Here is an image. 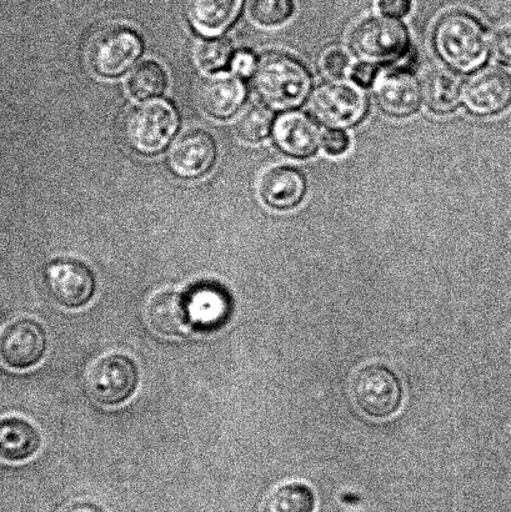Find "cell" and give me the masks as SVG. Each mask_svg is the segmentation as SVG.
Wrapping results in <instances>:
<instances>
[{"label":"cell","mask_w":511,"mask_h":512,"mask_svg":"<svg viewBox=\"0 0 511 512\" xmlns=\"http://www.w3.org/2000/svg\"><path fill=\"white\" fill-rule=\"evenodd\" d=\"M350 140L347 133L340 129L328 130L323 137V147L330 155H342L347 152Z\"/></svg>","instance_id":"4316f807"},{"label":"cell","mask_w":511,"mask_h":512,"mask_svg":"<svg viewBox=\"0 0 511 512\" xmlns=\"http://www.w3.org/2000/svg\"><path fill=\"white\" fill-rule=\"evenodd\" d=\"M243 0H183L185 18L199 34L217 37L238 18Z\"/></svg>","instance_id":"e0dca14e"},{"label":"cell","mask_w":511,"mask_h":512,"mask_svg":"<svg viewBox=\"0 0 511 512\" xmlns=\"http://www.w3.org/2000/svg\"><path fill=\"white\" fill-rule=\"evenodd\" d=\"M412 8V0H379V9L388 17H405Z\"/></svg>","instance_id":"f1b7e54d"},{"label":"cell","mask_w":511,"mask_h":512,"mask_svg":"<svg viewBox=\"0 0 511 512\" xmlns=\"http://www.w3.org/2000/svg\"><path fill=\"white\" fill-rule=\"evenodd\" d=\"M274 139L289 157H312L323 143L322 132L308 115L298 112L283 114L274 125Z\"/></svg>","instance_id":"9a60e30c"},{"label":"cell","mask_w":511,"mask_h":512,"mask_svg":"<svg viewBox=\"0 0 511 512\" xmlns=\"http://www.w3.org/2000/svg\"><path fill=\"white\" fill-rule=\"evenodd\" d=\"M250 17L264 27L288 22L294 13L293 0H250Z\"/></svg>","instance_id":"cb8c5ba5"},{"label":"cell","mask_w":511,"mask_h":512,"mask_svg":"<svg viewBox=\"0 0 511 512\" xmlns=\"http://www.w3.org/2000/svg\"><path fill=\"white\" fill-rule=\"evenodd\" d=\"M493 54L500 63L511 67V27L499 30L493 40Z\"/></svg>","instance_id":"83f0119b"},{"label":"cell","mask_w":511,"mask_h":512,"mask_svg":"<svg viewBox=\"0 0 511 512\" xmlns=\"http://www.w3.org/2000/svg\"><path fill=\"white\" fill-rule=\"evenodd\" d=\"M142 53V40L132 29L110 25L93 35L88 45L90 67L102 77H119Z\"/></svg>","instance_id":"52a82bcc"},{"label":"cell","mask_w":511,"mask_h":512,"mask_svg":"<svg viewBox=\"0 0 511 512\" xmlns=\"http://www.w3.org/2000/svg\"><path fill=\"white\" fill-rule=\"evenodd\" d=\"M194 55L200 68L215 72L227 67L232 55V45L227 39L204 40L197 45Z\"/></svg>","instance_id":"d4e9b609"},{"label":"cell","mask_w":511,"mask_h":512,"mask_svg":"<svg viewBox=\"0 0 511 512\" xmlns=\"http://www.w3.org/2000/svg\"><path fill=\"white\" fill-rule=\"evenodd\" d=\"M42 449V434L37 425L23 416L0 418V460L5 463H24Z\"/></svg>","instance_id":"2e32d148"},{"label":"cell","mask_w":511,"mask_h":512,"mask_svg":"<svg viewBox=\"0 0 511 512\" xmlns=\"http://www.w3.org/2000/svg\"><path fill=\"white\" fill-rule=\"evenodd\" d=\"M317 499L308 485L288 483L278 486L265 500L264 512H314Z\"/></svg>","instance_id":"44dd1931"},{"label":"cell","mask_w":511,"mask_h":512,"mask_svg":"<svg viewBox=\"0 0 511 512\" xmlns=\"http://www.w3.org/2000/svg\"><path fill=\"white\" fill-rule=\"evenodd\" d=\"M322 69L330 78L340 79L347 75L349 70V59L347 54L340 49H329L323 54Z\"/></svg>","instance_id":"484cf974"},{"label":"cell","mask_w":511,"mask_h":512,"mask_svg":"<svg viewBox=\"0 0 511 512\" xmlns=\"http://www.w3.org/2000/svg\"><path fill=\"white\" fill-rule=\"evenodd\" d=\"M273 125V113L262 104L249 105L237 122L239 137L257 143L268 137Z\"/></svg>","instance_id":"603a6c76"},{"label":"cell","mask_w":511,"mask_h":512,"mask_svg":"<svg viewBox=\"0 0 511 512\" xmlns=\"http://www.w3.org/2000/svg\"><path fill=\"white\" fill-rule=\"evenodd\" d=\"M47 280L53 298L63 308L70 310L88 305L97 289L92 269L75 259L55 261L48 268Z\"/></svg>","instance_id":"30bf717a"},{"label":"cell","mask_w":511,"mask_h":512,"mask_svg":"<svg viewBox=\"0 0 511 512\" xmlns=\"http://www.w3.org/2000/svg\"><path fill=\"white\" fill-rule=\"evenodd\" d=\"M374 93L383 112L395 118H407L417 113L423 100L422 85L405 70H390L380 75Z\"/></svg>","instance_id":"4fadbf2b"},{"label":"cell","mask_w":511,"mask_h":512,"mask_svg":"<svg viewBox=\"0 0 511 512\" xmlns=\"http://www.w3.org/2000/svg\"><path fill=\"white\" fill-rule=\"evenodd\" d=\"M423 98L434 113L448 114L459 107L462 85L448 70L435 69L424 79Z\"/></svg>","instance_id":"ffe728a7"},{"label":"cell","mask_w":511,"mask_h":512,"mask_svg":"<svg viewBox=\"0 0 511 512\" xmlns=\"http://www.w3.org/2000/svg\"><path fill=\"white\" fill-rule=\"evenodd\" d=\"M73 512H95V511H90L88 509H77V510H74Z\"/></svg>","instance_id":"1f68e13d"},{"label":"cell","mask_w":511,"mask_h":512,"mask_svg":"<svg viewBox=\"0 0 511 512\" xmlns=\"http://www.w3.org/2000/svg\"><path fill=\"white\" fill-rule=\"evenodd\" d=\"M350 47L367 63H388L402 58L409 47L407 28L390 17L363 20L350 35Z\"/></svg>","instance_id":"8992f818"},{"label":"cell","mask_w":511,"mask_h":512,"mask_svg":"<svg viewBox=\"0 0 511 512\" xmlns=\"http://www.w3.org/2000/svg\"><path fill=\"white\" fill-rule=\"evenodd\" d=\"M365 94L355 85L328 83L314 93L312 110L320 123L333 129L354 127L367 114Z\"/></svg>","instance_id":"9c48e42d"},{"label":"cell","mask_w":511,"mask_h":512,"mask_svg":"<svg viewBox=\"0 0 511 512\" xmlns=\"http://www.w3.org/2000/svg\"><path fill=\"white\" fill-rule=\"evenodd\" d=\"M350 395L360 413L374 420L388 419L398 413L403 400L398 376L383 364L359 369L350 381Z\"/></svg>","instance_id":"277c9868"},{"label":"cell","mask_w":511,"mask_h":512,"mask_svg":"<svg viewBox=\"0 0 511 512\" xmlns=\"http://www.w3.org/2000/svg\"><path fill=\"white\" fill-rule=\"evenodd\" d=\"M433 40L440 59L460 73L473 72L488 58V35L468 13L445 14L435 25Z\"/></svg>","instance_id":"6da1fadb"},{"label":"cell","mask_w":511,"mask_h":512,"mask_svg":"<svg viewBox=\"0 0 511 512\" xmlns=\"http://www.w3.org/2000/svg\"><path fill=\"white\" fill-rule=\"evenodd\" d=\"M244 98V84L234 75H215L200 84V107L214 118L232 117L243 104Z\"/></svg>","instance_id":"d6986e66"},{"label":"cell","mask_w":511,"mask_h":512,"mask_svg":"<svg viewBox=\"0 0 511 512\" xmlns=\"http://www.w3.org/2000/svg\"><path fill=\"white\" fill-rule=\"evenodd\" d=\"M145 319L154 333L165 338H180L188 333L193 323V306L179 290H158L145 305Z\"/></svg>","instance_id":"7c38bea8"},{"label":"cell","mask_w":511,"mask_h":512,"mask_svg":"<svg viewBox=\"0 0 511 512\" xmlns=\"http://www.w3.org/2000/svg\"><path fill=\"white\" fill-rule=\"evenodd\" d=\"M307 192V182L299 170L290 167H273L259 180V193L265 203L274 209L288 210L302 202Z\"/></svg>","instance_id":"ac0fdd59"},{"label":"cell","mask_w":511,"mask_h":512,"mask_svg":"<svg viewBox=\"0 0 511 512\" xmlns=\"http://www.w3.org/2000/svg\"><path fill=\"white\" fill-rule=\"evenodd\" d=\"M139 380V368L133 358L120 353L107 354L89 366L88 394L99 404L117 406L137 393Z\"/></svg>","instance_id":"5b68a950"},{"label":"cell","mask_w":511,"mask_h":512,"mask_svg":"<svg viewBox=\"0 0 511 512\" xmlns=\"http://www.w3.org/2000/svg\"><path fill=\"white\" fill-rule=\"evenodd\" d=\"M232 67L235 73L243 75V77H248V75L254 73L257 64H255L252 54L243 52L235 55Z\"/></svg>","instance_id":"4dcf8cb0"},{"label":"cell","mask_w":511,"mask_h":512,"mask_svg":"<svg viewBox=\"0 0 511 512\" xmlns=\"http://www.w3.org/2000/svg\"><path fill=\"white\" fill-rule=\"evenodd\" d=\"M47 349V331L37 319L20 316L0 330V363L8 369L34 368L43 360Z\"/></svg>","instance_id":"ba28073f"},{"label":"cell","mask_w":511,"mask_h":512,"mask_svg":"<svg viewBox=\"0 0 511 512\" xmlns=\"http://www.w3.org/2000/svg\"><path fill=\"white\" fill-rule=\"evenodd\" d=\"M463 102L470 113L478 117H492L502 113L511 104V78L502 70H480L465 83Z\"/></svg>","instance_id":"8fae6325"},{"label":"cell","mask_w":511,"mask_h":512,"mask_svg":"<svg viewBox=\"0 0 511 512\" xmlns=\"http://www.w3.org/2000/svg\"><path fill=\"white\" fill-rule=\"evenodd\" d=\"M254 88L274 109L300 107L312 90V77L299 60L283 53H268L254 70Z\"/></svg>","instance_id":"7a4b0ae2"},{"label":"cell","mask_w":511,"mask_h":512,"mask_svg":"<svg viewBox=\"0 0 511 512\" xmlns=\"http://www.w3.org/2000/svg\"><path fill=\"white\" fill-rule=\"evenodd\" d=\"M168 78L164 69L154 62L138 65L130 74L128 88L130 94L139 100L159 97L167 89Z\"/></svg>","instance_id":"7402d4cb"},{"label":"cell","mask_w":511,"mask_h":512,"mask_svg":"<svg viewBox=\"0 0 511 512\" xmlns=\"http://www.w3.org/2000/svg\"><path fill=\"white\" fill-rule=\"evenodd\" d=\"M178 124L177 112L169 103L163 100L145 103L125 114L123 138L139 154H157L167 147Z\"/></svg>","instance_id":"3957f363"},{"label":"cell","mask_w":511,"mask_h":512,"mask_svg":"<svg viewBox=\"0 0 511 512\" xmlns=\"http://www.w3.org/2000/svg\"><path fill=\"white\" fill-rule=\"evenodd\" d=\"M377 74L378 70L374 64L364 62L354 68L352 78L355 83L362 85V87H369L377 78Z\"/></svg>","instance_id":"f546056e"},{"label":"cell","mask_w":511,"mask_h":512,"mask_svg":"<svg viewBox=\"0 0 511 512\" xmlns=\"http://www.w3.org/2000/svg\"><path fill=\"white\" fill-rule=\"evenodd\" d=\"M217 159V145L204 130H192L182 135L169 154V167L183 179H197L212 169Z\"/></svg>","instance_id":"5bb4252c"}]
</instances>
